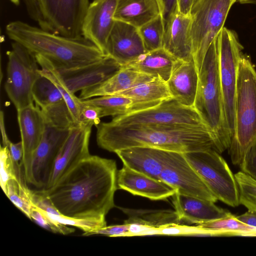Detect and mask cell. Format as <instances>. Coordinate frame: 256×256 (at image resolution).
<instances>
[{"instance_id":"6da1fadb","label":"cell","mask_w":256,"mask_h":256,"mask_svg":"<svg viewBox=\"0 0 256 256\" xmlns=\"http://www.w3.org/2000/svg\"><path fill=\"white\" fill-rule=\"evenodd\" d=\"M117 173L114 160L90 154L54 186L42 189L65 216L106 219L115 206Z\"/></svg>"},{"instance_id":"7a4b0ae2","label":"cell","mask_w":256,"mask_h":256,"mask_svg":"<svg viewBox=\"0 0 256 256\" xmlns=\"http://www.w3.org/2000/svg\"><path fill=\"white\" fill-rule=\"evenodd\" d=\"M98 146L110 152L133 146H149L182 153L214 149L216 138L205 124H134L122 126L110 121L96 126Z\"/></svg>"},{"instance_id":"3957f363","label":"cell","mask_w":256,"mask_h":256,"mask_svg":"<svg viewBox=\"0 0 256 256\" xmlns=\"http://www.w3.org/2000/svg\"><path fill=\"white\" fill-rule=\"evenodd\" d=\"M6 32L34 54H40L58 68H74L89 65L105 56L93 42L83 36L72 38L34 26L20 20L8 24Z\"/></svg>"},{"instance_id":"277c9868","label":"cell","mask_w":256,"mask_h":256,"mask_svg":"<svg viewBox=\"0 0 256 256\" xmlns=\"http://www.w3.org/2000/svg\"><path fill=\"white\" fill-rule=\"evenodd\" d=\"M193 108L214 136L218 152L228 148L231 140L224 124L219 74L218 37L209 46L200 70Z\"/></svg>"},{"instance_id":"5b68a950","label":"cell","mask_w":256,"mask_h":256,"mask_svg":"<svg viewBox=\"0 0 256 256\" xmlns=\"http://www.w3.org/2000/svg\"><path fill=\"white\" fill-rule=\"evenodd\" d=\"M256 142V71L242 54L238 64L235 101L234 132L229 147L234 164L240 165Z\"/></svg>"},{"instance_id":"8992f818","label":"cell","mask_w":256,"mask_h":256,"mask_svg":"<svg viewBox=\"0 0 256 256\" xmlns=\"http://www.w3.org/2000/svg\"><path fill=\"white\" fill-rule=\"evenodd\" d=\"M237 0H196L190 10L192 56L198 71L212 42L224 27L228 12Z\"/></svg>"},{"instance_id":"52a82bcc","label":"cell","mask_w":256,"mask_h":256,"mask_svg":"<svg viewBox=\"0 0 256 256\" xmlns=\"http://www.w3.org/2000/svg\"><path fill=\"white\" fill-rule=\"evenodd\" d=\"M219 74L226 132H234L235 101L239 62L243 46L236 33L224 27L218 36ZM231 143V142H230Z\"/></svg>"},{"instance_id":"ba28073f","label":"cell","mask_w":256,"mask_h":256,"mask_svg":"<svg viewBox=\"0 0 256 256\" xmlns=\"http://www.w3.org/2000/svg\"><path fill=\"white\" fill-rule=\"evenodd\" d=\"M219 154L209 149L184 154L217 199L236 207L240 204L238 184L234 174Z\"/></svg>"},{"instance_id":"9c48e42d","label":"cell","mask_w":256,"mask_h":256,"mask_svg":"<svg viewBox=\"0 0 256 256\" xmlns=\"http://www.w3.org/2000/svg\"><path fill=\"white\" fill-rule=\"evenodd\" d=\"M8 58L4 88L16 111L34 104L32 88L41 75L36 56L22 44L13 42Z\"/></svg>"},{"instance_id":"30bf717a","label":"cell","mask_w":256,"mask_h":256,"mask_svg":"<svg viewBox=\"0 0 256 256\" xmlns=\"http://www.w3.org/2000/svg\"><path fill=\"white\" fill-rule=\"evenodd\" d=\"M42 29L62 36H82L89 0H38Z\"/></svg>"},{"instance_id":"8fae6325","label":"cell","mask_w":256,"mask_h":256,"mask_svg":"<svg viewBox=\"0 0 256 256\" xmlns=\"http://www.w3.org/2000/svg\"><path fill=\"white\" fill-rule=\"evenodd\" d=\"M110 122L114 124L122 126L205 124L194 108L184 106L173 98L166 100L152 108L113 117Z\"/></svg>"},{"instance_id":"7c38bea8","label":"cell","mask_w":256,"mask_h":256,"mask_svg":"<svg viewBox=\"0 0 256 256\" xmlns=\"http://www.w3.org/2000/svg\"><path fill=\"white\" fill-rule=\"evenodd\" d=\"M160 180L175 189L176 192L213 202L218 200L184 153L168 152Z\"/></svg>"},{"instance_id":"4fadbf2b","label":"cell","mask_w":256,"mask_h":256,"mask_svg":"<svg viewBox=\"0 0 256 256\" xmlns=\"http://www.w3.org/2000/svg\"><path fill=\"white\" fill-rule=\"evenodd\" d=\"M70 128L46 124L42 138L33 156L32 185L40 188H46L58 154Z\"/></svg>"},{"instance_id":"5bb4252c","label":"cell","mask_w":256,"mask_h":256,"mask_svg":"<svg viewBox=\"0 0 256 256\" xmlns=\"http://www.w3.org/2000/svg\"><path fill=\"white\" fill-rule=\"evenodd\" d=\"M17 118L23 146V170L27 182L32 184L33 156L42 138L46 123L40 108L34 104L17 110Z\"/></svg>"},{"instance_id":"9a60e30c","label":"cell","mask_w":256,"mask_h":256,"mask_svg":"<svg viewBox=\"0 0 256 256\" xmlns=\"http://www.w3.org/2000/svg\"><path fill=\"white\" fill-rule=\"evenodd\" d=\"M118 0H94L90 3L82 26V36L106 56L107 42L114 24Z\"/></svg>"},{"instance_id":"2e32d148","label":"cell","mask_w":256,"mask_h":256,"mask_svg":"<svg viewBox=\"0 0 256 256\" xmlns=\"http://www.w3.org/2000/svg\"><path fill=\"white\" fill-rule=\"evenodd\" d=\"M92 126H74L63 144L54 164L50 180L46 188L54 186L66 173L90 155L88 146Z\"/></svg>"},{"instance_id":"e0dca14e","label":"cell","mask_w":256,"mask_h":256,"mask_svg":"<svg viewBox=\"0 0 256 256\" xmlns=\"http://www.w3.org/2000/svg\"><path fill=\"white\" fill-rule=\"evenodd\" d=\"M32 93L34 101L40 108L46 124L60 127L70 124L72 119L70 109L60 91L50 79L41 74L34 85Z\"/></svg>"},{"instance_id":"ac0fdd59","label":"cell","mask_w":256,"mask_h":256,"mask_svg":"<svg viewBox=\"0 0 256 256\" xmlns=\"http://www.w3.org/2000/svg\"><path fill=\"white\" fill-rule=\"evenodd\" d=\"M146 52L138 28L115 20L107 42V56L114 59L122 66Z\"/></svg>"},{"instance_id":"d6986e66","label":"cell","mask_w":256,"mask_h":256,"mask_svg":"<svg viewBox=\"0 0 256 256\" xmlns=\"http://www.w3.org/2000/svg\"><path fill=\"white\" fill-rule=\"evenodd\" d=\"M56 67L68 88L75 94L104 81L122 66L114 59L106 56L98 62L85 66L70 68Z\"/></svg>"},{"instance_id":"ffe728a7","label":"cell","mask_w":256,"mask_h":256,"mask_svg":"<svg viewBox=\"0 0 256 256\" xmlns=\"http://www.w3.org/2000/svg\"><path fill=\"white\" fill-rule=\"evenodd\" d=\"M118 188L152 200H162L172 196L175 189L160 180L135 171L124 165L117 173Z\"/></svg>"},{"instance_id":"44dd1931","label":"cell","mask_w":256,"mask_h":256,"mask_svg":"<svg viewBox=\"0 0 256 256\" xmlns=\"http://www.w3.org/2000/svg\"><path fill=\"white\" fill-rule=\"evenodd\" d=\"M169 151L149 146H133L117 150L114 153L124 165L160 180Z\"/></svg>"},{"instance_id":"7402d4cb","label":"cell","mask_w":256,"mask_h":256,"mask_svg":"<svg viewBox=\"0 0 256 256\" xmlns=\"http://www.w3.org/2000/svg\"><path fill=\"white\" fill-rule=\"evenodd\" d=\"M198 78V70L194 58L177 59L166 82L172 98L184 106L193 108Z\"/></svg>"},{"instance_id":"603a6c76","label":"cell","mask_w":256,"mask_h":256,"mask_svg":"<svg viewBox=\"0 0 256 256\" xmlns=\"http://www.w3.org/2000/svg\"><path fill=\"white\" fill-rule=\"evenodd\" d=\"M191 18L178 11L164 23L162 48L176 59L190 60L192 56Z\"/></svg>"},{"instance_id":"cb8c5ba5","label":"cell","mask_w":256,"mask_h":256,"mask_svg":"<svg viewBox=\"0 0 256 256\" xmlns=\"http://www.w3.org/2000/svg\"><path fill=\"white\" fill-rule=\"evenodd\" d=\"M172 202L180 221L196 224L224 218L230 213L214 202L178 192L172 196Z\"/></svg>"},{"instance_id":"d4e9b609","label":"cell","mask_w":256,"mask_h":256,"mask_svg":"<svg viewBox=\"0 0 256 256\" xmlns=\"http://www.w3.org/2000/svg\"><path fill=\"white\" fill-rule=\"evenodd\" d=\"M154 78L128 66H122L104 81L80 91L82 100L116 94Z\"/></svg>"},{"instance_id":"484cf974","label":"cell","mask_w":256,"mask_h":256,"mask_svg":"<svg viewBox=\"0 0 256 256\" xmlns=\"http://www.w3.org/2000/svg\"><path fill=\"white\" fill-rule=\"evenodd\" d=\"M116 94L127 96L132 100V112L154 106L172 98L166 82L160 77H155Z\"/></svg>"},{"instance_id":"4316f807","label":"cell","mask_w":256,"mask_h":256,"mask_svg":"<svg viewBox=\"0 0 256 256\" xmlns=\"http://www.w3.org/2000/svg\"><path fill=\"white\" fill-rule=\"evenodd\" d=\"M160 14L158 0H118L114 18L138 28Z\"/></svg>"},{"instance_id":"83f0119b","label":"cell","mask_w":256,"mask_h":256,"mask_svg":"<svg viewBox=\"0 0 256 256\" xmlns=\"http://www.w3.org/2000/svg\"><path fill=\"white\" fill-rule=\"evenodd\" d=\"M176 60L162 48L146 52L126 66L154 78L160 77L167 82Z\"/></svg>"},{"instance_id":"f1b7e54d","label":"cell","mask_w":256,"mask_h":256,"mask_svg":"<svg viewBox=\"0 0 256 256\" xmlns=\"http://www.w3.org/2000/svg\"><path fill=\"white\" fill-rule=\"evenodd\" d=\"M40 66V73L50 79L57 87L66 103L76 125L80 124V112L84 103L68 88L56 67L48 58L35 54Z\"/></svg>"},{"instance_id":"f546056e","label":"cell","mask_w":256,"mask_h":256,"mask_svg":"<svg viewBox=\"0 0 256 256\" xmlns=\"http://www.w3.org/2000/svg\"><path fill=\"white\" fill-rule=\"evenodd\" d=\"M196 226L208 231L210 236H256V228L240 222L230 212L224 218L197 224Z\"/></svg>"},{"instance_id":"4dcf8cb0","label":"cell","mask_w":256,"mask_h":256,"mask_svg":"<svg viewBox=\"0 0 256 256\" xmlns=\"http://www.w3.org/2000/svg\"><path fill=\"white\" fill-rule=\"evenodd\" d=\"M87 104L99 107L102 118L122 116L133 110V102L129 98L117 94L104 96L82 100Z\"/></svg>"},{"instance_id":"1f68e13d","label":"cell","mask_w":256,"mask_h":256,"mask_svg":"<svg viewBox=\"0 0 256 256\" xmlns=\"http://www.w3.org/2000/svg\"><path fill=\"white\" fill-rule=\"evenodd\" d=\"M130 216L124 223L138 222L148 226L160 228L180 222L175 211L172 210H138L125 209Z\"/></svg>"},{"instance_id":"d6a6232c","label":"cell","mask_w":256,"mask_h":256,"mask_svg":"<svg viewBox=\"0 0 256 256\" xmlns=\"http://www.w3.org/2000/svg\"><path fill=\"white\" fill-rule=\"evenodd\" d=\"M26 182V180H10L7 182L4 192L13 204L30 218L34 204L32 200V190L28 188Z\"/></svg>"},{"instance_id":"836d02e7","label":"cell","mask_w":256,"mask_h":256,"mask_svg":"<svg viewBox=\"0 0 256 256\" xmlns=\"http://www.w3.org/2000/svg\"><path fill=\"white\" fill-rule=\"evenodd\" d=\"M138 30L146 52L162 48L164 23L162 14L138 28Z\"/></svg>"},{"instance_id":"e575fe53","label":"cell","mask_w":256,"mask_h":256,"mask_svg":"<svg viewBox=\"0 0 256 256\" xmlns=\"http://www.w3.org/2000/svg\"><path fill=\"white\" fill-rule=\"evenodd\" d=\"M0 186L4 192L6 190L7 182L10 180L17 179L18 180H26L22 164H17L15 163L6 146H0Z\"/></svg>"},{"instance_id":"d590c367","label":"cell","mask_w":256,"mask_h":256,"mask_svg":"<svg viewBox=\"0 0 256 256\" xmlns=\"http://www.w3.org/2000/svg\"><path fill=\"white\" fill-rule=\"evenodd\" d=\"M239 192V202L256 212V181L242 171L234 174Z\"/></svg>"},{"instance_id":"8d00e7d4","label":"cell","mask_w":256,"mask_h":256,"mask_svg":"<svg viewBox=\"0 0 256 256\" xmlns=\"http://www.w3.org/2000/svg\"><path fill=\"white\" fill-rule=\"evenodd\" d=\"M30 219L54 232L66 235L74 232L75 230L73 228L54 220L46 212L35 205H34L32 210Z\"/></svg>"},{"instance_id":"74e56055","label":"cell","mask_w":256,"mask_h":256,"mask_svg":"<svg viewBox=\"0 0 256 256\" xmlns=\"http://www.w3.org/2000/svg\"><path fill=\"white\" fill-rule=\"evenodd\" d=\"M54 220L62 224L76 227L84 232L106 226V219L75 218L65 216L61 214H52L47 212Z\"/></svg>"},{"instance_id":"f35d334b","label":"cell","mask_w":256,"mask_h":256,"mask_svg":"<svg viewBox=\"0 0 256 256\" xmlns=\"http://www.w3.org/2000/svg\"><path fill=\"white\" fill-rule=\"evenodd\" d=\"M159 228L160 235L170 236H209L208 232L196 226L180 225L173 224L164 226Z\"/></svg>"},{"instance_id":"ab89813d","label":"cell","mask_w":256,"mask_h":256,"mask_svg":"<svg viewBox=\"0 0 256 256\" xmlns=\"http://www.w3.org/2000/svg\"><path fill=\"white\" fill-rule=\"evenodd\" d=\"M83 102V100H82ZM81 110L80 124L96 126L100 123L101 110L99 107L84 103Z\"/></svg>"},{"instance_id":"60d3db41","label":"cell","mask_w":256,"mask_h":256,"mask_svg":"<svg viewBox=\"0 0 256 256\" xmlns=\"http://www.w3.org/2000/svg\"><path fill=\"white\" fill-rule=\"evenodd\" d=\"M94 234H102L108 236H130L128 225L126 223L122 225L106 226L84 232L82 236H90Z\"/></svg>"},{"instance_id":"b9f144b4","label":"cell","mask_w":256,"mask_h":256,"mask_svg":"<svg viewBox=\"0 0 256 256\" xmlns=\"http://www.w3.org/2000/svg\"><path fill=\"white\" fill-rule=\"evenodd\" d=\"M240 166L242 172L256 181V142L248 150Z\"/></svg>"},{"instance_id":"7bdbcfd3","label":"cell","mask_w":256,"mask_h":256,"mask_svg":"<svg viewBox=\"0 0 256 256\" xmlns=\"http://www.w3.org/2000/svg\"><path fill=\"white\" fill-rule=\"evenodd\" d=\"M161 8L164 23L178 11L177 0H158Z\"/></svg>"},{"instance_id":"ee69618b","label":"cell","mask_w":256,"mask_h":256,"mask_svg":"<svg viewBox=\"0 0 256 256\" xmlns=\"http://www.w3.org/2000/svg\"><path fill=\"white\" fill-rule=\"evenodd\" d=\"M9 149L12 158L17 164H22L23 146L21 141L13 143L10 140L6 146Z\"/></svg>"},{"instance_id":"f6af8a7d","label":"cell","mask_w":256,"mask_h":256,"mask_svg":"<svg viewBox=\"0 0 256 256\" xmlns=\"http://www.w3.org/2000/svg\"><path fill=\"white\" fill-rule=\"evenodd\" d=\"M128 225V230L130 236H141L142 234L145 231L153 228L138 222H131L126 223Z\"/></svg>"},{"instance_id":"bcb514c9","label":"cell","mask_w":256,"mask_h":256,"mask_svg":"<svg viewBox=\"0 0 256 256\" xmlns=\"http://www.w3.org/2000/svg\"><path fill=\"white\" fill-rule=\"evenodd\" d=\"M196 0H177L178 12L180 14L190 16L192 8Z\"/></svg>"},{"instance_id":"7dc6e473","label":"cell","mask_w":256,"mask_h":256,"mask_svg":"<svg viewBox=\"0 0 256 256\" xmlns=\"http://www.w3.org/2000/svg\"><path fill=\"white\" fill-rule=\"evenodd\" d=\"M236 218L245 224L256 228V212L248 210L244 214Z\"/></svg>"},{"instance_id":"c3c4849f","label":"cell","mask_w":256,"mask_h":256,"mask_svg":"<svg viewBox=\"0 0 256 256\" xmlns=\"http://www.w3.org/2000/svg\"><path fill=\"white\" fill-rule=\"evenodd\" d=\"M0 128L2 137V146H6L10 141L6 132L4 124V114L2 110L0 116Z\"/></svg>"},{"instance_id":"681fc988","label":"cell","mask_w":256,"mask_h":256,"mask_svg":"<svg viewBox=\"0 0 256 256\" xmlns=\"http://www.w3.org/2000/svg\"><path fill=\"white\" fill-rule=\"evenodd\" d=\"M26 10L28 12L36 10L38 7V0H22Z\"/></svg>"},{"instance_id":"f907efd6","label":"cell","mask_w":256,"mask_h":256,"mask_svg":"<svg viewBox=\"0 0 256 256\" xmlns=\"http://www.w3.org/2000/svg\"><path fill=\"white\" fill-rule=\"evenodd\" d=\"M256 0H237V2L241 4H251L254 2Z\"/></svg>"},{"instance_id":"816d5d0a","label":"cell","mask_w":256,"mask_h":256,"mask_svg":"<svg viewBox=\"0 0 256 256\" xmlns=\"http://www.w3.org/2000/svg\"><path fill=\"white\" fill-rule=\"evenodd\" d=\"M12 3L16 6H18L20 4V0H10Z\"/></svg>"}]
</instances>
